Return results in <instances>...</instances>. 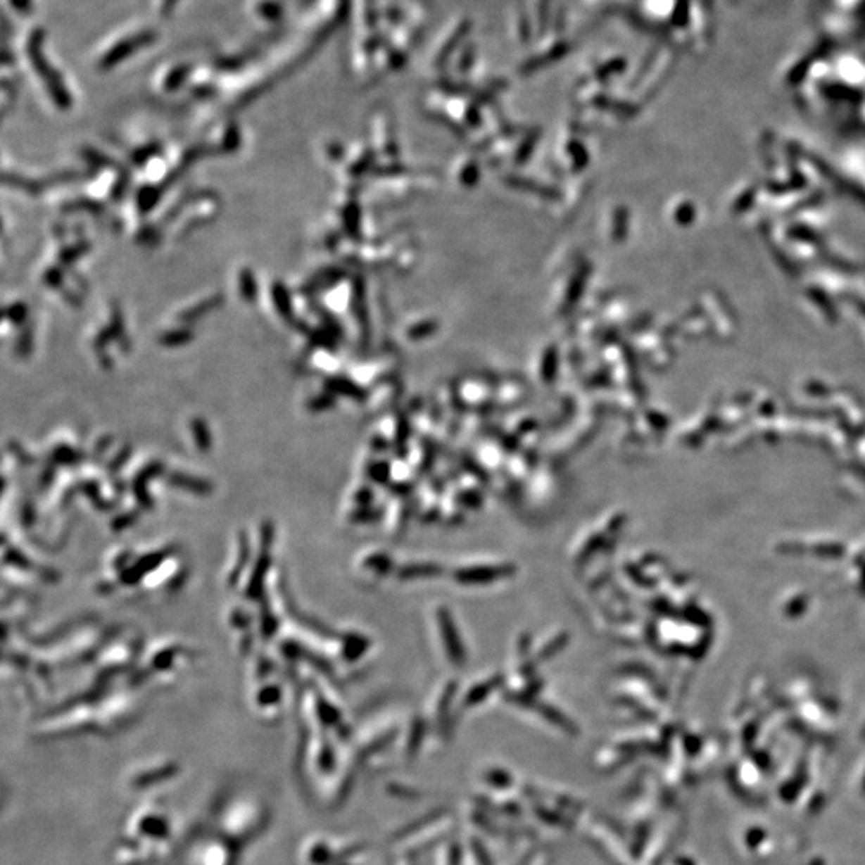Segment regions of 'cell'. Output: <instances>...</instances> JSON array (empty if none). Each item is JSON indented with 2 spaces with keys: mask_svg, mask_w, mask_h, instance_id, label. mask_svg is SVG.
I'll use <instances>...</instances> for the list:
<instances>
[{
  "mask_svg": "<svg viewBox=\"0 0 865 865\" xmlns=\"http://www.w3.org/2000/svg\"><path fill=\"white\" fill-rule=\"evenodd\" d=\"M156 37H158V32H156L154 29L148 27L120 34V36L114 37L111 42L108 44L109 47H106V50L101 51L98 63H100V66L118 65L119 61L125 60V56H130L135 53L137 50L156 42Z\"/></svg>",
  "mask_w": 865,
  "mask_h": 865,
  "instance_id": "2",
  "label": "cell"
},
{
  "mask_svg": "<svg viewBox=\"0 0 865 865\" xmlns=\"http://www.w3.org/2000/svg\"><path fill=\"white\" fill-rule=\"evenodd\" d=\"M127 837L140 840L141 843L160 851L170 841V819L164 812L153 808H143L133 814L127 823Z\"/></svg>",
  "mask_w": 865,
  "mask_h": 865,
  "instance_id": "1",
  "label": "cell"
},
{
  "mask_svg": "<svg viewBox=\"0 0 865 865\" xmlns=\"http://www.w3.org/2000/svg\"><path fill=\"white\" fill-rule=\"evenodd\" d=\"M8 2L16 13L27 15L32 8V0H8Z\"/></svg>",
  "mask_w": 865,
  "mask_h": 865,
  "instance_id": "7",
  "label": "cell"
},
{
  "mask_svg": "<svg viewBox=\"0 0 865 865\" xmlns=\"http://www.w3.org/2000/svg\"><path fill=\"white\" fill-rule=\"evenodd\" d=\"M502 576V571L498 572V569H492V567H481V569H473V571H468L463 574V579L467 580V582H486V580H492Z\"/></svg>",
  "mask_w": 865,
  "mask_h": 865,
  "instance_id": "5",
  "label": "cell"
},
{
  "mask_svg": "<svg viewBox=\"0 0 865 865\" xmlns=\"http://www.w3.org/2000/svg\"><path fill=\"white\" fill-rule=\"evenodd\" d=\"M252 15L266 25L277 23L284 16V4L281 0H255Z\"/></svg>",
  "mask_w": 865,
  "mask_h": 865,
  "instance_id": "4",
  "label": "cell"
},
{
  "mask_svg": "<svg viewBox=\"0 0 865 865\" xmlns=\"http://www.w3.org/2000/svg\"><path fill=\"white\" fill-rule=\"evenodd\" d=\"M178 772V766L173 763H158L154 766H146V768L137 769L130 776V785L137 790H141L143 787L156 785V783L168 781L173 774Z\"/></svg>",
  "mask_w": 865,
  "mask_h": 865,
  "instance_id": "3",
  "label": "cell"
},
{
  "mask_svg": "<svg viewBox=\"0 0 865 865\" xmlns=\"http://www.w3.org/2000/svg\"><path fill=\"white\" fill-rule=\"evenodd\" d=\"M443 631H444V638H446V641H447V646H449L450 651H452V655H454L455 659H458V657H460V649L455 648V636H454L455 631H454V626H452V624H450V620H449V622H447V620H444ZM449 648H447V649H449Z\"/></svg>",
  "mask_w": 865,
  "mask_h": 865,
  "instance_id": "6",
  "label": "cell"
}]
</instances>
